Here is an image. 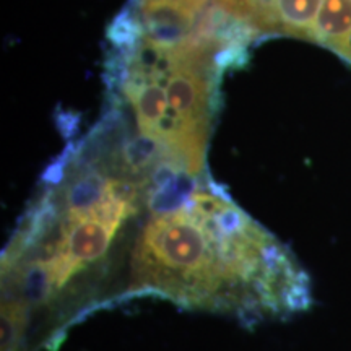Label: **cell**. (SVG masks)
<instances>
[{
  "label": "cell",
  "mask_w": 351,
  "mask_h": 351,
  "mask_svg": "<svg viewBox=\"0 0 351 351\" xmlns=\"http://www.w3.org/2000/svg\"><path fill=\"white\" fill-rule=\"evenodd\" d=\"M324 0H274L275 34L314 41L315 21Z\"/></svg>",
  "instance_id": "cell-2"
},
{
  "label": "cell",
  "mask_w": 351,
  "mask_h": 351,
  "mask_svg": "<svg viewBox=\"0 0 351 351\" xmlns=\"http://www.w3.org/2000/svg\"><path fill=\"white\" fill-rule=\"evenodd\" d=\"M135 296L256 324L304 313L313 287L295 254L207 179L138 230L125 280Z\"/></svg>",
  "instance_id": "cell-1"
},
{
  "label": "cell",
  "mask_w": 351,
  "mask_h": 351,
  "mask_svg": "<svg viewBox=\"0 0 351 351\" xmlns=\"http://www.w3.org/2000/svg\"><path fill=\"white\" fill-rule=\"evenodd\" d=\"M142 39L143 25L137 10H124L119 13L108 28V41L111 43L112 51L121 56H134Z\"/></svg>",
  "instance_id": "cell-3"
}]
</instances>
